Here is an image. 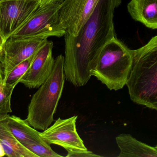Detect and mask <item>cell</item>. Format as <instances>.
<instances>
[{
    "mask_svg": "<svg viewBox=\"0 0 157 157\" xmlns=\"http://www.w3.org/2000/svg\"><path fill=\"white\" fill-rule=\"evenodd\" d=\"M121 3V0H99L78 35H64V74L66 80L75 86L88 83L102 48L116 37L114 13Z\"/></svg>",
    "mask_w": 157,
    "mask_h": 157,
    "instance_id": "1",
    "label": "cell"
},
{
    "mask_svg": "<svg viewBox=\"0 0 157 157\" xmlns=\"http://www.w3.org/2000/svg\"><path fill=\"white\" fill-rule=\"evenodd\" d=\"M133 60L126 85L131 100L157 110V35L133 50Z\"/></svg>",
    "mask_w": 157,
    "mask_h": 157,
    "instance_id": "2",
    "label": "cell"
},
{
    "mask_svg": "<svg viewBox=\"0 0 157 157\" xmlns=\"http://www.w3.org/2000/svg\"><path fill=\"white\" fill-rule=\"evenodd\" d=\"M64 57L60 54L55 59L49 77L34 94L28 108L27 122L37 130L44 131L54 121L59 101L64 88Z\"/></svg>",
    "mask_w": 157,
    "mask_h": 157,
    "instance_id": "3",
    "label": "cell"
},
{
    "mask_svg": "<svg viewBox=\"0 0 157 157\" xmlns=\"http://www.w3.org/2000/svg\"><path fill=\"white\" fill-rule=\"evenodd\" d=\"M133 60V50L114 37L102 48L91 70V75L109 90H120L127 83Z\"/></svg>",
    "mask_w": 157,
    "mask_h": 157,
    "instance_id": "4",
    "label": "cell"
},
{
    "mask_svg": "<svg viewBox=\"0 0 157 157\" xmlns=\"http://www.w3.org/2000/svg\"><path fill=\"white\" fill-rule=\"evenodd\" d=\"M60 6L61 4L56 2L39 5L25 23L10 38L40 37L48 39L51 37L64 36L67 32L60 19Z\"/></svg>",
    "mask_w": 157,
    "mask_h": 157,
    "instance_id": "5",
    "label": "cell"
},
{
    "mask_svg": "<svg viewBox=\"0 0 157 157\" xmlns=\"http://www.w3.org/2000/svg\"><path fill=\"white\" fill-rule=\"evenodd\" d=\"M47 40L40 37L8 38L0 49V68L3 84L15 66L35 54Z\"/></svg>",
    "mask_w": 157,
    "mask_h": 157,
    "instance_id": "6",
    "label": "cell"
},
{
    "mask_svg": "<svg viewBox=\"0 0 157 157\" xmlns=\"http://www.w3.org/2000/svg\"><path fill=\"white\" fill-rule=\"evenodd\" d=\"M39 0H0V34L4 43L39 6Z\"/></svg>",
    "mask_w": 157,
    "mask_h": 157,
    "instance_id": "7",
    "label": "cell"
},
{
    "mask_svg": "<svg viewBox=\"0 0 157 157\" xmlns=\"http://www.w3.org/2000/svg\"><path fill=\"white\" fill-rule=\"evenodd\" d=\"M77 116L66 119L59 118L52 126L40 132L41 138L49 144H55L67 150H87L76 130Z\"/></svg>",
    "mask_w": 157,
    "mask_h": 157,
    "instance_id": "8",
    "label": "cell"
},
{
    "mask_svg": "<svg viewBox=\"0 0 157 157\" xmlns=\"http://www.w3.org/2000/svg\"><path fill=\"white\" fill-rule=\"evenodd\" d=\"M99 0H64L59 17L67 34L75 37L94 12Z\"/></svg>",
    "mask_w": 157,
    "mask_h": 157,
    "instance_id": "9",
    "label": "cell"
},
{
    "mask_svg": "<svg viewBox=\"0 0 157 157\" xmlns=\"http://www.w3.org/2000/svg\"><path fill=\"white\" fill-rule=\"evenodd\" d=\"M53 43L47 40L35 53L29 68L20 83L29 88H39L49 77L55 63L52 55Z\"/></svg>",
    "mask_w": 157,
    "mask_h": 157,
    "instance_id": "10",
    "label": "cell"
},
{
    "mask_svg": "<svg viewBox=\"0 0 157 157\" xmlns=\"http://www.w3.org/2000/svg\"><path fill=\"white\" fill-rule=\"evenodd\" d=\"M0 120L22 144L44 143L40 132L30 126L25 120L14 115H0Z\"/></svg>",
    "mask_w": 157,
    "mask_h": 157,
    "instance_id": "11",
    "label": "cell"
},
{
    "mask_svg": "<svg viewBox=\"0 0 157 157\" xmlns=\"http://www.w3.org/2000/svg\"><path fill=\"white\" fill-rule=\"evenodd\" d=\"M127 9L134 20L157 29V0H131Z\"/></svg>",
    "mask_w": 157,
    "mask_h": 157,
    "instance_id": "12",
    "label": "cell"
},
{
    "mask_svg": "<svg viewBox=\"0 0 157 157\" xmlns=\"http://www.w3.org/2000/svg\"><path fill=\"white\" fill-rule=\"evenodd\" d=\"M115 140L120 150L118 157H157L155 147L138 141L130 134H121Z\"/></svg>",
    "mask_w": 157,
    "mask_h": 157,
    "instance_id": "13",
    "label": "cell"
},
{
    "mask_svg": "<svg viewBox=\"0 0 157 157\" xmlns=\"http://www.w3.org/2000/svg\"><path fill=\"white\" fill-rule=\"evenodd\" d=\"M0 143L8 157H38L17 140L0 120Z\"/></svg>",
    "mask_w": 157,
    "mask_h": 157,
    "instance_id": "14",
    "label": "cell"
},
{
    "mask_svg": "<svg viewBox=\"0 0 157 157\" xmlns=\"http://www.w3.org/2000/svg\"><path fill=\"white\" fill-rule=\"evenodd\" d=\"M35 53L15 66L9 74L3 84L8 86L15 88L17 84L20 83L21 78L29 68L34 59Z\"/></svg>",
    "mask_w": 157,
    "mask_h": 157,
    "instance_id": "15",
    "label": "cell"
},
{
    "mask_svg": "<svg viewBox=\"0 0 157 157\" xmlns=\"http://www.w3.org/2000/svg\"><path fill=\"white\" fill-rule=\"evenodd\" d=\"M14 88V87L0 83V115H6L12 112L11 98Z\"/></svg>",
    "mask_w": 157,
    "mask_h": 157,
    "instance_id": "16",
    "label": "cell"
},
{
    "mask_svg": "<svg viewBox=\"0 0 157 157\" xmlns=\"http://www.w3.org/2000/svg\"><path fill=\"white\" fill-rule=\"evenodd\" d=\"M26 147L33 152L38 157H60L62 156L54 152L50 144L45 142L44 143H31L24 144Z\"/></svg>",
    "mask_w": 157,
    "mask_h": 157,
    "instance_id": "17",
    "label": "cell"
},
{
    "mask_svg": "<svg viewBox=\"0 0 157 157\" xmlns=\"http://www.w3.org/2000/svg\"><path fill=\"white\" fill-rule=\"evenodd\" d=\"M67 157H100L91 151L87 150H67Z\"/></svg>",
    "mask_w": 157,
    "mask_h": 157,
    "instance_id": "18",
    "label": "cell"
},
{
    "mask_svg": "<svg viewBox=\"0 0 157 157\" xmlns=\"http://www.w3.org/2000/svg\"><path fill=\"white\" fill-rule=\"evenodd\" d=\"M40 4V5H43L48 4L50 3L53 2H55L56 0H39Z\"/></svg>",
    "mask_w": 157,
    "mask_h": 157,
    "instance_id": "19",
    "label": "cell"
},
{
    "mask_svg": "<svg viewBox=\"0 0 157 157\" xmlns=\"http://www.w3.org/2000/svg\"><path fill=\"white\" fill-rule=\"evenodd\" d=\"M5 156H6L5 152L2 144L0 143V157Z\"/></svg>",
    "mask_w": 157,
    "mask_h": 157,
    "instance_id": "20",
    "label": "cell"
},
{
    "mask_svg": "<svg viewBox=\"0 0 157 157\" xmlns=\"http://www.w3.org/2000/svg\"><path fill=\"white\" fill-rule=\"evenodd\" d=\"M0 83H3V79L2 75L1 68H0Z\"/></svg>",
    "mask_w": 157,
    "mask_h": 157,
    "instance_id": "21",
    "label": "cell"
},
{
    "mask_svg": "<svg viewBox=\"0 0 157 157\" xmlns=\"http://www.w3.org/2000/svg\"><path fill=\"white\" fill-rule=\"evenodd\" d=\"M3 43V41L2 38L1 34H0V49H1V48H2V46Z\"/></svg>",
    "mask_w": 157,
    "mask_h": 157,
    "instance_id": "22",
    "label": "cell"
},
{
    "mask_svg": "<svg viewBox=\"0 0 157 157\" xmlns=\"http://www.w3.org/2000/svg\"><path fill=\"white\" fill-rule=\"evenodd\" d=\"M63 1H64V0H56L55 2H57L61 4L63 2Z\"/></svg>",
    "mask_w": 157,
    "mask_h": 157,
    "instance_id": "23",
    "label": "cell"
},
{
    "mask_svg": "<svg viewBox=\"0 0 157 157\" xmlns=\"http://www.w3.org/2000/svg\"><path fill=\"white\" fill-rule=\"evenodd\" d=\"M155 147V148H157V145Z\"/></svg>",
    "mask_w": 157,
    "mask_h": 157,
    "instance_id": "24",
    "label": "cell"
}]
</instances>
